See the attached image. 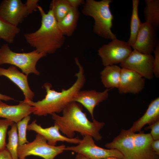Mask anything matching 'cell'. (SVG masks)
Here are the masks:
<instances>
[{
	"instance_id": "obj_1",
	"label": "cell",
	"mask_w": 159,
	"mask_h": 159,
	"mask_svg": "<svg viewBox=\"0 0 159 159\" xmlns=\"http://www.w3.org/2000/svg\"><path fill=\"white\" fill-rule=\"evenodd\" d=\"M76 64L79 70L75 75L76 80L74 83L67 89H62L57 92L52 89L51 84L44 83L43 87L45 89L46 95L41 100L34 102L28 99L24 100L29 105L35 107L36 110L33 113L38 116H46L62 112L66 106L73 100L77 93L81 90L85 82L84 68L77 58H75Z\"/></svg>"
},
{
	"instance_id": "obj_2",
	"label": "cell",
	"mask_w": 159,
	"mask_h": 159,
	"mask_svg": "<svg viewBox=\"0 0 159 159\" xmlns=\"http://www.w3.org/2000/svg\"><path fill=\"white\" fill-rule=\"evenodd\" d=\"M62 112L61 116L56 113L52 114V118L59 130L66 137L73 138L75 132H78L83 136L90 135L97 141L102 139L99 132L105 123L95 119L92 120V122L90 121L86 114L83 112L82 105L80 104L72 101Z\"/></svg>"
},
{
	"instance_id": "obj_3",
	"label": "cell",
	"mask_w": 159,
	"mask_h": 159,
	"mask_svg": "<svg viewBox=\"0 0 159 159\" xmlns=\"http://www.w3.org/2000/svg\"><path fill=\"white\" fill-rule=\"evenodd\" d=\"M38 9L41 16V26L36 31L24 34L25 38L38 52L54 53L64 44L65 36L59 30L52 10L46 13L39 6Z\"/></svg>"
},
{
	"instance_id": "obj_4",
	"label": "cell",
	"mask_w": 159,
	"mask_h": 159,
	"mask_svg": "<svg viewBox=\"0 0 159 159\" xmlns=\"http://www.w3.org/2000/svg\"><path fill=\"white\" fill-rule=\"evenodd\" d=\"M153 140L150 133L141 131L137 133L123 129L105 146L118 150L122 154L124 159H158L159 155L151 147Z\"/></svg>"
},
{
	"instance_id": "obj_5",
	"label": "cell",
	"mask_w": 159,
	"mask_h": 159,
	"mask_svg": "<svg viewBox=\"0 0 159 159\" xmlns=\"http://www.w3.org/2000/svg\"><path fill=\"white\" fill-rule=\"evenodd\" d=\"M112 1V0H87L82 10L84 15L94 20V32L101 37L112 40L117 38L111 30L113 16L110 5Z\"/></svg>"
},
{
	"instance_id": "obj_6",
	"label": "cell",
	"mask_w": 159,
	"mask_h": 159,
	"mask_svg": "<svg viewBox=\"0 0 159 159\" xmlns=\"http://www.w3.org/2000/svg\"><path fill=\"white\" fill-rule=\"evenodd\" d=\"M46 55L35 49L29 52L16 53L12 51L7 44H5L0 49V65L10 64L18 67L27 75L30 73L39 75L40 73L36 68V64L41 58Z\"/></svg>"
},
{
	"instance_id": "obj_7",
	"label": "cell",
	"mask_w": 159,
	"mask_h": 159,
	"mask_svg": "<svg viewBox=\"0 0 159 159\" xmlns=\"http://www.w3.org/2000/svg\"><path fill=\"white\" fill-rule=\"evenodd\" d=\"M66 147L64 145L58 146L50 145L44 137L37 134L32 142L18 146L17 155L19 158H26L27 156L33 155L44 159H54L65 150Z\"/></svg>"
},
{
	"instance_id": "obj_8",
	"label": "cell",
	"mask_w": 159,
	"mask_h": 159,
	"mask_svg": "<svg viewBox=\"0 0 159 159\" xmlns=\"http://www.w3.org/2000/svg\"><path fill=\"white\" fill-rule=\"evenodd\" d=\"M132 47L127 42L117 38L103 45L98 50V54L105 66L121 63L132 52Z\"/></svg>"
},
{
	"instance_id": "obj_9",
	"label": "cell",
	"mask_w": 159,
	"mask_h": 159,
	"mask_svg": "<svg viewBox=\"0 0 159 159\" xmlns=\"http://www.w3.org/2000/svg\"><path fill=\"white\" fill-rule=\"evenodd\" d=\"M64 150L75 152L90 159H104L110 157L124 159L122 154L118 150L105 149L96 145L93 138L90 135L83 136L77 145L66 147Z\"/></svg>"
},
{
	"instance_id": "obj_10",
	"label": "cell",
	"mask_w": 159,
	"mask_h": 159,
	"mask_svg": "<svg viewBox=\"0 0 159 159\" xmlns=\"http://www.w3.org/2000/svg\"><path fill=\"white\" fill-rule=\"evenodd\" d=\"M154 57L151 54L140 53L133 50L128 57L120 63L122 68L134 71L143 77L151 79L153 77Z\"/></svg>"
},
{
	"instance_id": "obj_11",
	"label": "cell",
	"mask_w": 159,
	"mask_h": 159,
	"mask_svg": "<svg viewBox=\"0 0 159 159\" xmlns=\"http://www.w3.org/2000/svg\"><path fill=\"white\" fill-rule=\"evenodd\" d=\"M29 14L25 4L20 0H4L0 4V16L15 26Z\"/></svg>"
},
{
	"instance_id": "obj_12",
	"label": "cell",
	"mask_w": 159,
	"mask_h": 159,
	"mask_svg": "<svg viewBox=\"0 0 159 159\" xmlns=\"http://www.w3.org/2000/svg\"><path fill=\"white\" fill-rule=\"evenodd\" d=\"M158 43L155 30L145 22L142 23L135 41L131 47L140 53L150 54Z\"/></svg>"
},
{
	"instance_id": "obj_13",
	"label": "cell",
	"mask_w": 159,
	"mask_h": 159,
	"mask_svg": "<svg viewBox=\"0 0 159 159\" xmlns=\"http://www.w3.org/2000/svg\"><path fill=\"white\" fill-rule=\"evenodd\" d=\"M36 122L35 120L28 125L27 130L34 131L41 135L50 145L56 146L58 141H65L70 143L78 144L81 140L77 137L69 138L63 135L60 133L58 126L55 124L54 126L44 128L38 124Z\"/></svg>"
},
{
	"instance_id": "obj_14",
	"label": "cell",
	"mask_w": 159,
	"mask_h": 159,
	"mask_svg": "<svg viewBox=\"0 0 159 159\" xmlns=\"http://www.w3.org/2000/svg\"><path fill=\"white\" fill-rule=\"evenodd\" d=\"M145 85V79L139 74L128 69L121 68L118 88L120 93H139L144 88Z\"/></svg>"
},
{
	"instance_id": "obj_15",
	"label": "cell",
	"mask_w": 159,
	"mask_h": 159,
	"mask_svg": "<svg viewBox=\"0 0 159 159\" xmlns=\"http://www.w3.org/2000/svg\"><path fill=\"white\" fill-rule=\"evenodd\" d=\"M110 90L107 88L102 92L94 90H80L75 95L73 101L83 106L90 113L93 120L95 119L93 115L95 107L107 98Z\"/></svg>"
},
{
	"instance_id": "obj_16",
	"label": "cell",
	"mask_w": 159,
	"mask_h": 159,
	"mask_svg": "<svg viewBox=\"0 0 159 159\" xmlns=\"http://www.w3.org/2000/svg\"><path fill=\"white\" fill-rule=\"evenodd\" d=\"M36 108L24 100L16 105H9L0 100V117L16 123L26 116L33 113Z\"/></svg>"
},
{
	"instance_id": "obj_17",
	"label": "cell",
	"mask_w": 159,
	"mask_h": 159,
	"mask_svg": "<svg viewBox=\"0 0 159 159\" xmlns=\"http://www.w3.org/2000/svg\"><path fill=\"white\" fill-rule=\"evenodd\" d=\"M1 76L7 77L18 87L23 92L25 98L33 100L34 93L29 85L28 75L21 72L16 67L11 65L7 69L0 67Z\"/></svg>"
},
{
	"instance_id": "obj_18",
	"label": "cell",
	"mask_w": 159,
	"mask_h": 159,
	"mask_svg": "<svg viewBox=\"0 0 159 159\" xmlns=\"http://www.w3.org/2000/svg\"><path fill=\"white\" fill-rule=\"evenodd\" d=\"M159 120V98L158 97L151 102L144 115L134 122L129 129L135 133L140 132L146 124L150 125Z\"/></svg>"
},
{
	"instance_id": "obj_19",
	"label": "cell",
	"mask_w": 159,
	"mask_h": 159,
	"mask_svg": "<svg viewBox=\"0 0 159 159\" xmlns=\"http://www.w3.org/2000/svg\"><path fill=\"white\" fill-rule=\"evenodd\" d=\"M121 68L119 66L112 65L105 66L100 72L101 82L107 89L118 88L120 82Z\"/></svg>"
},
{
	"instance_id": "obj_20",
	"label": "cell",
	"mask_w": 159,
	"mask_h": 159,
	"mask_svg": "<svg viewBox=\"0 0 159 159\" xmlns=\"http://www.w3.org/2000/svg\"><path fill=\"white\" fill-rule=\"evenodd\" d=\"M80 16L78 8H72L62 20L57 22L58 27L64 35L70 37L72 35L76 28Z\"/></svg>"
},
{
	"instance_id": "obj_21",
	"label": "cell",
	"mask_w": 159,
	"mask_h": 159,
	"mask_svg": "<svg viewBox=\"0 0 159 159\" xmlns=\"http://www.w3.org/2000/svg\"><path fill=\"white\" fill-rule=\"evenodd\" d=\"M146 5L144 14L145 22L151 26L155 30L159 27V0H145Z\"/></svg>"
},
{
	"instance_id": "obj_22",
	"label": "cell",
	"mask_w": 159,
	"mask_h": 159,
	"mask_svg": "<svg viewBox=\"0 0 159 159\" xmlns=\"http://www.w3.org/2000/svg\"><path fill=\"white\" fill-rule=\"evenodd\" d=\"M139 1L132 0V11L130 23V35L127 42L131 47L134 43L141 25V23L138 16V9Z\"/></svg>"
},
{
	"instance_id": "obj_23",
	"label": "cell",
	"mask_w": 159,
	"mask_h": 159,
	"mask_svg": "<svg viewBox=\"0 0 159 159\" xmlns=\"http://www.w3.org/2000/svg\"><path fill=\"white\" fill-rule=\"evenodd\" d=\"M67 0H53L50 5L49 9L57 22L62 20L72 9Z\"/></svg>"
},
{
	"instance_id": "obj_24",
	"label": "cell",
	"mask_w": 159,
	"mask_h": 159,
	"mask_svg": "<svg viewBox=\"0 0 159 159\" xmlns=\"http://www.w3.org/2000/svg\"><path fill=\"white\" fill-rule=\"evenodd\" d=\"M20 29L10 24L0 16V39L9 43H12Z\"/></svg>"
},
{
	"instance_id": "obj_25",
	"label": "cell",
	"mask_w": 159,
	"mask_h": 159,
	"mask_svg": "<svg viewBox=\"0 0 159 159\" xmlns=\"http://www.w3.org/2000/svg\"><path fill=\"white\" fill-rule=\"evenodd\" d=\"M11 127V129L8 132V140L6 148L12 159H18L17 149L19 146V138L16 124L14 123Z\"/></svg>"
},
{
	"instance_id": "obj_26",
	"label": "cell",
	"mask_w": 159,
	"mask_h": 159,
	"mask_svg": "<svg viewBox=\"0 0 159 159\" xmlns=\"http://www.w3.org/2000/svg\"><path fill=\"white\" fill-rule=\"evenodd\" d=\"M30 118L29 115H27L16 123L18 131L19 146L29 142L26 138V131Z\"/></svg>"
},
{
	"instance_id": "obj_27",
	"label": "cell",
	"mask_w": 159,
	"mask_h": 159,
	"mask_svg": "<svg viewBox=\"0 0 159 159\" xmlns=\"http://www.w3.org/2000/svg\"><path fill=\"white\" fill-rule=\"evenodd\" d=\"M14 122L7 119H0V151L6 148V138L8 129Z\"/></svg>"
},
{
	"instance_id": "obj_28",
	"label": "cell",
	"mask_w": 159,
	"mask_h": 159,
	"mask_svg": "<svg viewBox=\"0 0 159 159\" xmlns=\"http://www.w3.org/2000/svg\"><path fill=\"white\" fill-rule=\"evenodd\" d=\"M153 52L155 57L153 64V74L157 78L159 77V43L158 44Z\"/></svg>"
},
{
	"instance_id": "obj_29",
	"label": "cell",
	"mask_w": 159,
	"mask_h": 159,
	"mask_svg": "<svg viewBox=\"0 0 159 159\" xmlns=\"http://www.w3.org/2000/svg\"><path fill=\"white\" fill-rule=\"evenodd\" d=\"M150 129V133L153 140H159V120L149 125L145 130Z\"/></svg>"
},
{
	"instance_id": "obj_30",
	"label": "cell",
	"mask_w": 159,
	"mask_h": 159,
	"mask_svg": "<svg viewBox=\"0 0 159 159\" xmlns=\"http://www.w3.org/2000/svg\"><path fill=\"white\" fill-rule=\"evenodd\" d=\"M38 0H27L25 4L29 13L31 14L38 9Z\"/></svg>"
},
{
	"instance_id": "obj_31",
	"label": "cell",
	"mask_w": 159,
	"mask_h": 159,
	"mask_svg": "<svg viewBox=\"0 0 159 159\" xmlns=\"http://www.w3.org/2000/svg\"><path fill=\"white\" fill-rule=\"evenodd\" d=\"M71 6L72 8H78V7L82 5H83L85 1L84 0H67Z\"/></svg>"
},
{
	"instance_id": "obj_32",
	"label": "cell",
	"mask_w": 159,
	"mask_h": 159,
	"mask_svg": "<svg viewBox=\"0 0 159 159\" xmlns=\"http://www.w3.org/2000/svg\"><path fill=\"white\" fill-rule=\"evenodd\" d=\"M0 159H12L6 148L0 151Z\"/></svg>"
},
{
	"instance_id": "obj_33",
	"label": "cell",
	"mask_w": 159,
	"mask_h": 159,
	"mask_svg": "<svg viewBox=\"0 0 159 159\" xmlns=\"http://www.w3.org/2000/svg\"><path fill=\"white\" fill-rule=\"evenodd\" d=\"M151 147L154 151L159 155V140H153L151 144Z\"/></svg>"
},
{
	"instance_id": "obj_34",
	"label": "cell",
	"mask_w": 159,
	"mask_h": 159,
	"mask_svg": "<svg viewBox=\"0 0 159 159\" xmlns=\"http://www.w3.org/2000/svg\"><path fill=\"white\" fill-rule=\"evenodd\" d=\"M0 100L8 101L10 100H14V99L11 97L0 93Z\"/></svg>"
},
{
	"instance_id": "obj_35",
	"label": "cell",
	"mask_w": 159,
	"mask_h": 159,
	"mask_svg": "<svg viewBox=\"0 0 159 159\" xmlns=\"http://www.w3.org/2000/svg\"><path fill=\"white\" fill-rule=\"evenodd\" d=\"M75 159H90L87 157L80 153H77Z\"/></svg>"
},
{
	"instance_id": "obj_36",
	"label": "cell",
	"mask_w": 159,
	"mask_h": 159,
	"mask_svg": "<svg viewBox=\"0 0 159 159\" xmlns=\"http://www.w3.org/2000/svg\"><path fill=\"white\" fill-rule=\"evenodd\" d=\"M104 159H124L123 158H117L114 157H110Z\"/></svg>"
},
{
	"instance_id": "obj_37",
	"label": "cell",
	"mask_w": 159,
	"mask_h": 159,
	"mask_svg": "<svg viewBox=\"0 0 159 159\" xmlns=\"http://www.w3.org/2000/svg\"><path fill=\"white\" fill-rule=\"evenodd\" d=\"M18 159H26V158H19Z\"/></svg>"
},
{
	"instance_id": "obj_38",
	"label": "cell",
	"mask_w": 159,
	"mask_h": 159,
	"mask_svg": "<svg viewBox=\"0 0 159 159\" xmlns=\"http://www.w3.org/2000/svg\"></svg>"
},
{
	"instance_id": "obj_39",
	"label": "cell",
	"mask_w": 159,
	"mask_h": 159,
	"mask_svg": "<svg viewBox=\"0 0 159 159\" xmlns=\"http://www.w3.org/2000/svg\"></svg>"
}]
</instances>
